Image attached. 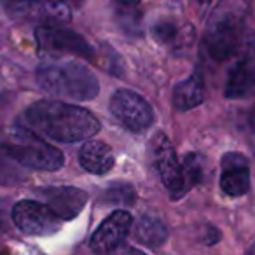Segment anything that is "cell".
<instances>
[{"label":"cell","instance_id":"cell-6","mask_svg":"<svg viewBox=\"0 0 255 255\" xmlns=\"http://www.w3.org/2000/svg\"><path fill=\"white\" fill-rule=\"evenodd\" d=\"M4 5L12 18L39 26H60L72 18L63 0H4Z\"/></svg>","mask_w":255,"mask_h":255},{"label":"cell","instance_id":"cell-17","mask_svg":"<svg viewBox=\"0 0 255 255\" xmlns=\"http://www.w3.org/2000/svg\"><path fill=\"white\" fill-rule=\"evenodd\" d=\"M135 238L140 241V243L147 245V247H161V245L166 241L168 238V231L166 227L163 226V222H159L157 219H152V217H143L138 222L135 224Z\"/></svg>","mask_w":255,"mask_h":255},{"label":"cell","instance_id":"cell-7","mask_svg":"<svg viewBox=\"0 0 255 255\" xmlns=\"http://www.w3.org/2000/svg\"><path fill=\"white\" fill-rule=\"evenodd\" d=\"M12 220L16 227L28 236H49L61 226V219L46 203L30 199L16 203L12 208Z\"/></svg>","mask_w":255,"mask_h":255},{"label":"cell","instance_id":"cell-10","mask_svg":"<svg viewBox=\"0 0 255 255\" xmlns=\"http://www.w3.org/2000/svg\"><path fill=\"white\" fill-rule=\"evenodd\" d=\"M131 224L133 219L128 212H124V210L114 212L100 224V227L91 236V243H89L91 250L100 255L117 250L131 229Z\"/></svg>","mask_w":255,"mask_h":255},{"label":"cell","instance_id":"cell-3","mask_svg":"<svg viewBox=\"0 0 255 255\" xmlns=\"http://www.w3.org/2000/svg\"><path fill=\"white\" fill-rule=\"evenodd\" d=\"M37 82L44 91L54 96L72 98L77 102L93 100L100 91L96 77L89 68L74 61H63L40 67L37 72Z\"/></svg>","mask_w":255,"mask_h":255},{"label":"cell","instance_id":"cell-4","mask_svg":"<svg viewBox=\"0 0 255 255\" xmlns=\"http://www.w3.org/2000/svg\"><path fill=\"white\" fill-rule=\"evenodd\" d=\"M5 154L18 164L33 170L56 171L63 166V154L56 147L28 133L18 135L14 140L2 147Z\"/></svg>","mask_w":255,"mask_h":255},{"label":"cell","instance_id":"cell-20","mask_svg":"<svg viewBox=\"0 0 255 255\" xmlns=\"http://www.w3.org/2000/svg\"><path fill=\"white\" fill-rule=\"evenodd\" d=\"M248 255H255V243L252 245L250 248H248Z\"/></svg>","mask_w":255,"mask_h":255},{"label":"cell","instance_id":"cell-18","mask_svg":"<svg viewBox=\"0 0 255 255\" xmlns=\"http://www.w3.org/2000/svg\"><path fill=\"white\" fill-rule=\"evenodd\" d=\"M116 255H145V254L133 247H124V248H121V250H117Z\"/></svg>","mask_w":255,"mask_h":255},{"label":"cell","instance_id":"cell-15","mask_svg":"<svg viewBox=\"0 0 255 255\" xmlns=\"http://www.w3.org/2000/svg\"><path fill=\"white\" fill-rule=\"evenodd\" d=\"M205 100V82L199 74L178 82L173 91V105L177 110H191Z\"/></svg>","mask_w":255,"mask_h":255},{"label":"cell","instance_id":"cell-9","mask_svg":"<svg viewBox=\"0 0 255 255\" xmlns=\"http://www.w3.org/2000/svg\"><path fill=\"white\" fill-rule=\"evenodd\" d=\"M35 37L39 46L51 53H70L82 58L93 56L91 46L79 33L63 26H39Z\"/></svg>","mask_w":255,"mask_h":255},{"label":"cell","instance_id":"cell-21","mask_svg":"<svg viewBox=\"0 0 255 255\" xmlns=\"http://www.w3.org/2000/svg\"><path fill=\"white\" fill-rule=\"evenodd\" d=\"M250 123H252V126H254V129H255V109H254V112H252V119H250Z\"/></svg>","mask_w":255,"mask_h":255},{"label":"cell","instance_id":"cell-2","mask_svg":"<svg viewBox=\"0 0 255 255\" xmlns=\"http://www.w3.org/2000/svg\"><path fill=\"white\" fill-rule=\"evenodd\" d=\"M250 11V0H220L210 18L205 47L217 61L229 60L241 49L255 54V37L245 35L243 25Z\"/></svg>","mask_w":255,"mask_h":255},{"label":"cell","instance_id":"cell-14","mask_svg":"<svg viewBox=\"0 0 255 255\" xmlns=\"http://www.w3.org/2000/svg\"><path fill=\"white\" fill-rule=\"evenodd\" d=\"M255 91V63L252 60H241L231 70L227 77L226 91L224 95L231 100L247 98Z\"/></svg>","mask_w":255,"mask_h":255},{"label":"cell","instance_id":"cell-12","mask_svg":"<svg viewBox=\"0 0 255 255\" xmlns=\"http://www.w3.org/2000/svg\"><path fill=\"white\" fill-rule=\"evenodd\" d=\"M42 196L46 198V205L65 220L77 217L88 201L86 192L75 187H51L46 189Z\"/></svg>","mask_w":255,"mask_h":255},{"label":"cell","instance_id":"cell-19","mask_svg":"<svg viewBox=\"0 0 255 255\" xmlns=\"http://www.w3.org/2000/svg\"><path fill=\"white\" fill-rule=\"evenodd\" d=\"M119 4H123V5H126V7H131V5H136V4H140V0H117Z\"/></svg>","mask_w":255,"mask_h":255},{"label":"cell","instance_id":"cell-16","mask_svg":"<svg viewBox=\"0 0 255 255\" xmlns=\"http://www.w3.org/2000/svg\"><path fill=\"white\" fill-rule=\"evenodd\" d=\"M154 35L159 42L168 44L171 49H184L192 40L191 25H177L173 21H163L154 25Z\"/></svg>","mask_w":255,"mask_h":255},{"label":"cell","instance_id":"cell-5","mask_svg":"<svg viewBox=\"0 0 255 255\" xmlns=\"http://www.w3.org/2000/svg\"><path fill=\"white\" fill-rule=\"evenodd\" d=\"M150 152H152V159L154 164H156L157 173H159L161 180H163L164 187L171 194V198L178 199L184 194H187L192 187L189 185L187 177H185L184 164L177 157L173 145L168 142V138L163 133L154 136Z\"/></svg>","mask_w":255,"mask_h":255},{"label":"cell","instance_id":"cell-22","mask_svg":"<svg viewBox=\"0 0 255 255\" xmlns=\"http://www.w3.org/2000/svg\"><path fill=\"white\" fill-rule=\"evenodd\" d=\"M201 2H208V0H201Z\"/></svg>","mask_w":255,"mask_h":255},{"label":"cell","instance_id":"cell-13","mask_svg":"<svg viewBox=\"0 0 255 255\" xmlns=\"http://www.w3.org/2000/svg\"><path fill=\"white\" fill-rule=\"evenodd\" d=\"M114 152L100 140H88L79 152V163L93 175H105L114 168Z\"/></svg>","mask_w":255,"mask_h":255},{"label":"cell","instance_id":"cell-8","mask_svg":"<svg viewBox=\"0 0 255 255\" xmlns=\"http://www.w3.org/2000/svg\"><path fill=\"white\" fill-rule=\"evenodd\" d=\"M110 110L114 117L131 131H143L154 123V112L150 105L136 93L129 89H119L110 100Z\"/></svg>","mask_w":255,"mask_h":255},{"label":"cell","instance_id":"cell-1","mask_svg":"<svg viewBox=\"0 0 255 255\" xmlns=\"http://www.w3.org/2000/svg\"><path fill=\"white\" fill-rule=\"evenodd\" d=\"M25 116L35 133L63 143L91 138L100 129V123L91 112L53 100L35 102L28 107Z\"/></svg>","mask_w":255,"mask_h":255},{"label":"cell","instance_id":"cell-11","mask_svg":"<svg viewBox=\"0 0 255 255\" xmlns=\"http://www.w3.org/2000/svg\"><path fill=\"white\" fill-rule=\"evenodd\" d=\"M220 187L227 196H243L250 189V166L240 152H229L222 157Z\"/></svg>","mask_w":255,"mask_h":255}]
</instances>
